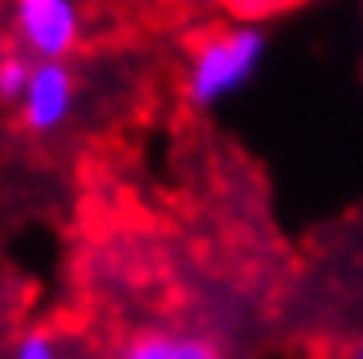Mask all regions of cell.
<instances>
[{"mask_svg": "<svg viewBox=\"0 0 363 359\" xmlns=\"http://www.w3.org/2000/svg\"><path fill=\"white\" fill-rule=\"evenodd\" d=\"M264 48H269V40L253 24H237L206 36L194 48L190 67H186V99L201 111L225 103L257 75Z\"/></svg>", "mask_w": 363, "mask_h": 359, "instance_id": "6da1fadb", "label": "cell"}, {"mask_svg": "<svg viewBox=\"0 0 363 359\" xmlns=\"http://www.w3.org/2000/svg\"><path fill=\"white\" fill-rule=\"evenodd\" d=\"M12 28L32 60L64 63L83 40L79 0H12Z\"/></svg>", "mask_w": 363, "mask_h": 359, "instance_id": "7a4b0ae2", "label": "cell"}, {"mask_svg": "<svg viewBox=\"0 0 363 359\" xmlns=\"http://www.w3.org/2000/svg\"><path fill=\"white\" fill-rule=\"evenodd\" d=\"M72 107H75V75L67 72V63L36 60L24 95H20L24 126L32 135H52L72 118Z\"/></svg>", "mask_w": 363, "mask_h": 359, "instance_id": "3957f363", "label": "cell"}, {"mask_svg": "<svg viewBox=\"0 0 363 359\" xmlns=\"http://www.w3.org/2000/svg\"><path fill=\"white\" fill-rule=\"evenodd\" d=\"M123 359H221V351L201 336L143 332L123 348Z\"/></svg>", "mask_w": 363, "mask_h": 359, "instance_id": "277c9868", "label": "cell"}, {"mask_svg": "<svg viewBox=\"0 0 363 359\" xmlns=\"http://www.w3.org/2000/svg\"><path fill=\"white\" fill-rule=\"evenodd\" d=\"M32 63L36 60H28V55H4L0 60V99L4 103H20L28 75H32Z\"/></svg>", "mask_w": 363, "mask_h": 359, "instance_id": "5b68a950", "label": "cell"}, {"mask_svg": "<svg viewBox=\"0 0 363 359\" xmlns=\"http://www.w3.org/2000/svg\"><path fill=\"white\" fill-rule=\"evenodd\" d=\"M12 359H60V351H55V340L48 332H28L12 348Z\"/></svg>", "mask_w": 363, "mask_h": 359, "instance_id": "8992f818", "label": "cell"}, {"mask_svg": "<svg viewBox=\"0 0 363 359\" xmlns=\"http://www.w3.org/2000/svg\"><path fill=\"white\" fill-rule=\"evenodd\" d=\"M352 359H363V340H359V348H355V355Z\"/></svg>", "mask_w": 363, "mask_h": 359, "instance_id": "52a82bcc", "label": "cell"}]
</instances>
